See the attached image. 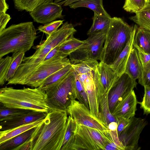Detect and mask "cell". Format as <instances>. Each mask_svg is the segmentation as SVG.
<instances>
[{"label":"cell","instance_id":"30bf717a","mask_svg":"<svg viewBox=\"0 0 150 150\" xmlns=\"http://www.w3.org/2000/svg\"><path fill=\"white\" fill-rule=\"evenodd\" d=\"M67 113L79 125H84L109 132L108 126L93 117L90 109L76 99L71 101L67 109Z\"/></svg>","mask_w":150,"mask_h":150},{"label":"cell","instance_id":"8992f818","mask_svg":"<svg viewBox=\"0 0 150 150\" xmlns=\"http://www.w3.org/2000/svg\"><path fill=\"white\" fill-rule=\"evenodd\" d=\"M112 142L109 132L76 123L71 136L61 150H105Z\"/></svg>","mask_w":150,"mask_h":150},{"label":"cell","instance_id":"1f68e13d","mask_svg":"<svg viewBox=\"0 0 150 150\" xmlns=\"http://www.w3.org/2000/svg\"><path fill=\"white\" fill-rule=\"evenodd\" d=\"M74 72L75 76V88L76 99L81 103L84 104L89 109L86 92L77 75L74 71Z\"/></svg>","mask_w":150,"mask_h":150},{"label":"cell","instance_id":"44dd1931","mask_svg":"<svg viewBox=\"0 0 150 150\" xmlns=\"http://www.w3.org/2000/svg\"><path fill=\"white\" fill-rule=\"evenodd\" d=\"M73 70L71 64L66 65L47 78L39 87L46 91L50 88L62 80Z\"/></svg>","mask_w":150,"mask_h":150},{"label":"cell","instance_id":"f546056e","mask_svg":"<svg viewBox=\"0 0 150 150\" xmlns=\"http://www.w3.org/2000/svg\"><path fill=\"white\" fill-rule=\"evenodd\" d=\"M25 53L23 51L13 53L12 59L6 76V82H8L13 77L23 62Z\"/></svg>","mask_w":150,"mask_h":150},{"label":"cell","instance_id":"7dc6e473","mask_svg":"<svg viewBox=\"0 0 150 150\" xmlns=\"http://www.w3.org/2000/svg\"><path fill=\"white\" fill-rule=\"evenodd\" d=\"M65 0H55L54 2L58 3L59 2L61 1H63Z\"/></svg>","mask_w":150,"mask_h":150},{"label":"cell","instance_id":"2e32d148","mask_svg":"<svg viewBox=\"0 0 150 150\" xmlns=\"http://www.w3.org/2000/svg\"><path fill=\"white\" fill-rule=\"evenodd\" d=\"M99 85L102 94L109 93L119 77L110 66L100 61L97 69Z\"/></svg>","mask_w":150,"mask_h":150},{"label":"cell","instance_id":"603a6c76","mask_svg":"<svg viewBox=\"0 0 150 150\" xmlns=\"http://www.w3.org/2000/svg\"><path fill=\"white\" fill-rule=\"evenodd\" d=\"M68 6L73 9L80 7H86L99 14L110 16L104 8L103 0H80L70 4Z\"/></svg>","mask_w":150,"mask_h":150},{"label":"cell","instance_id":"7c38bea8","mask_svg":"<svg viewBox=\"0 0 150 150\" xmlns=\"http://www.w3.org/2000/svg\"><path fill=\"white\" fill-rule=\"evenodd\" d=\"M136 81L124 73L119 77L108 94L110 109L112 112L116 105L136 87Z\"/></svg>","mask_w":150,"mask_h":150},{"label":"cell","instance_id":"60d3db41","mask_svg":"<svg viewBox=\"0 0 150 150\" xmlns=\"http://www.w3.org/2000/svg\"><path fill=\"white\" fill-rule=\"evenodd\" d=\"M130 121V118L128 119L122 117L117 120V132L118 136L125 129Z\"/></svg>","mask_w":150,"mask_h":150},{"label":"cell","instance_id":"484cf974","mask_svg":"<svg viewBox=\"0 0 150 150\" xmlns=\"http://www.w3.org/2000/svg\"><path fill=\"white\" fill-rule=\"evenodd\" d=\"M98 64L97 60L89 59L71 65L73 71L77 75H79L96 70Z\"/></svg>","mask_w":150,"mask_h":150},{"label":"cell","instance_id":"3957f363","mask_svg":"<svg viewBox=\"0 0 150 150\" xmlns=\"http://www.w3.org/2000/svg\"><path fill=\"white\" fill-rule=\"evenodd\" d=\"M46 91L40 87L21 89L5 87L0 89V104L9 108L45 112L50 109Z\"/></svg>","mask_w":150,"mask_h":150},{"label":"cell","instance_id":"4dcf8cb0","mask_svg":"<svg viewBox=\"0 0 150 150\" xmlns=\"http://www.w3.org/2000/svg\"><path fill=\"white\" fill-rule=\"evenodd\" d=\"M30 110L9 108L0 104V121L28 113Z\"/></svg>","mask_w":150,"mask_h":150},{"label":"cell","instance_id":"ee69618b","mask_svg":"<svg viewBox=\"0 0 150 150\" xmlns=\"http://www.w3.org/2000/svg\"><path fill=\"white\" fill-rule=\"evenodd\" d=\"M105 150H124V149L117 146L113 141L106 145Z\"/></svg>","mask_w":150,"mask_h":150},{"label":"cell","instance_id":"74e56055","mask_svg":"<svg viewBox=\"0 0 150 150\" xmlns=\"http://www.w3.org/2000/svg\"><path fill=\"white\" fill-rule=\"evenodd\" d=\"M117 123L113 122L108 125V128L109 133L113 141L117 146L123 149L125 148L122 146L119 138L117 132Z\"/></svg>","mask_w":150,"mask_h":150},{"label":"cell","instance_id":"bcb514c9","mask_svg":"<svg viewBox=\"0 0 150 150\" xmlns=\"http://www.w3.org/2000/svg\"><path fill=\"white\" fill-rule=\"evenodd\" d=\"M80 0H66L58 3L60 5L63 4L64 6H68L70 4Z\"/></svg>","mask_w":150,"mask_h":150},{"label":"cell","instance_id":"f35d334b","mask_svg":"<svg viewBox=\"0 0 150 150\" xmlns=\"http://www.w3.org/2000/svg\"><path fill=\"white\" fill-rule=\"evenodd\" d=\"M138 80L139 83L142 86H150V62L143 69L142 76Z\"/></svg>","mask_w":150,"mask_h":150},{"label":"cell","instance_id":"9a60e30c","mask_svg":"<svg viewBox=\"0 0 150 150\" xmlns=\"http://www.w3.org/2000/svg\"><path fill=\"white\" fill-rule=\"evenodd\" d=\"M47 113L32 111L28 113L0 121V130L11 129L44 119Z\"/></svg>","mask_w":150,"mask_h":150},{"label":"cell","instance_id":"b9f144b4","mask_svg":"<svg viewBox=\"0 0 150 150\" xmlns=\"http://www.w3.org/2000/svg\"><path fill=\"white\" fill-rule=\"evenodd\" d=\"M11 18L9 15L6 13L0 12V32L6 28V27Z\"/></svg>","mask_w":150,"mask_h":150},{"label":"cell","instance_id":"836d02e7","mask_svg":"<svg viewBox=\"0 0 150 150\" xmlns=\"http://www.w3.org/2000/svg\"><path fill=\"white\" fill-rule=\"evenodd\" d=\"M12 57L8 56L0 59V85L3 86L6 82L7 74L9 68Z\"/></svg>","mask_w":150,"mask_h":150},{"label":"cell","instance_id":"e0dca14e","mask_svg":"<svg viewBox=\"0 0 150 150\" xmlns=\"http://www.w3.org/2000/svg\"><path fill=\"white\" fill-rule=\"evenodd\" d=\"M137 28L133 31L124 49L114 62L110 65L119 77L125 73L130 52L133 47L134 38Z\"/></svg>","mask_w":150,"mask_h":150},{"label":"cell","instance_id":"5b68a950","mask_svg":"<svg viewBox=\"0 0 150 150\" xmlns=\"http://www.w3.org/2000/svg\"><path fill=\"white\" fill-rule=\"evenodd\" d=\"M137 25L130 26L120 18H111L100 61L111 65L125 47Z\"/></svg>","mask_w":150,"mask_h":150},{"label":"cell","instance_id":"277c9868","mask_svg":"<svg viewBox=\"0 0 150 150\" xmlns=\"http://www.w3.org/2000/svg\"><path fill=\"white\" fill-rule=\"evenodd\" d=\"M36 31L29 21L12 25L0 32V59L10 53L29 50L38 37Z\"/></svg>","mask_w":150,"mask_h":150},{"label":"cell","instance_id":"ffe728a7","mask_svg":"<svg viewBox=\"0 0 150 150\" xmlns=\"http://www.w3.org/2000/svg\"><path fill=\"white\" fill-rule=\"evenodd\" d=\"M133 47L150 54V30L138 27L134 36Z\"/></svg>","mask_w":150,"mask_h":150},{"label":"cell","instance_id":"d590c367","mask_svg":"<svg viewBox=\"0 0 150 150\" xmlns=\"http://www.w3.org/2000/svg\"><path fill=\"white\" fill-rule=\"evenodd\" d=\"M76 126V123L75 120L69 115L67 122L66 130L61 150L67 143Z\"/></svg>","mask_w":150,"mask_h":150},{"label":"cell","instance_id":"52a82bcc","mask_svg":"<svg viewBox=\"0 0 150 150\" xmlns=\"http://www.w3.org/2000/svg\"><path fill=\"white\" fill-rule=\"evenodd\" d=\"M45 91L50 110L67 111L71 101L76 99L73 70L62 80Z\"/></svg>","mask_w":150,"mask_h":150},{"label":"cell","instance_id":"c3c4849f","mask_svg":"<svg viewBox=\"0 0 150 150\" xmlns=\"http://www.w3.org/2000/svg\"><path fill=\"white\" fill-rule=\"evenodd\" d=\"M148 4H150V0H147Z\"/></svg>","mask_w":150,"mask_h":150},{"label":"cell","instance_id":"ac0fdd59","mask_svg":"<svg viewBox=\"0 0 150 150\" xmlns=\"http://www.w3.org/2000/svg\"><path fill=\"white\" fill-rule=\"evenodd\" d=\"M143 71V67L138 57L137 50L133 47L130 52L125 73L134 80L136 81L141 76Z\"/></svg>","mask_w":150,"mask_h":150},{"label":"cell","instance_id":"e575fe53","mask_svg":"<svg viewBox=\"0 0 150 150\" xmlns=\"http://www.w3.org/2000/svg\"><path fill=\"white\" fill-rule=\"evenodd\" d=\"M64 20H59L41 25L38 27V30L47 35H50L56 31L59 27L63 24Z\"/></svg>","mask_w":150,"mask_h":150},{"label":"cell","instance_id":"5bb4252c","mask_svg":"<svg viewBox=\"0 0 150 150\" xmlns=\"http://www.w3.org/2000/svg\"><path fill=\"white\" fill-rule=\"evenodd\" d=\"M137 103L133 90L116 105L112 113L117 121L122 117L129 119L134 116Z\"/></svg>","mask_w":150,"mask_h":150},{"label":"cell","instance_id":"ba28073f","mask_svg":"<svg viewBox=\"0 0 150 150\" xmlns=\"http://www.w3.org/2000/svg\"><path fill=\"white\" fill-rule=\"evenodd\" d=\"M106 33H100L89 36L85 42L69 55L71 64L91 59L100 61Z\"/></svg>","mask_w":150,"mask_h":150},{"label":"cell","instance_id":"d6986e66","mask_svg":"<svg viewBox=\"0 0 150 150\" xmlns=\"http://www.w3.org/2000/svg\"><path fill=\"white\" fill-rule=\"evenodd\" d=\"M111 18L110 16L101 15L94 12L93 23L87 33V35L90 36L100 33L106 34L109 28Z\"/></svg>","mask_w":150,"mask_h":150},{"label":"cell","instance_id":"8fae6325","mask_svg":"<svg viewBox=\"0 0 150 150\" xmlns=\"http://www.w3.org/2000/svg\"><path fill=\"white\" fill-rule=\"evenodd\" d=\"M148 122L144 119L134 116L119 135V140L125 150H139L141 149L138 143L140 135Z\"/></svg>","mask_w":150,"mask_h":150},{"label":"cell","instance_id":"6da1fadb","mask_svg":"<svg viewBox=\"0 0 150 150\" xmlns=\"http://www.w3.org/2000/svg\"><path fill=\"white\" fill-rule=\"evenodd\" d=\"M68 115L67 111L50 110L32 134V150H61Z\"/></svg>","mask_w":150,"mask_h":150},{"label":"cell","instance_id":"9c48e42d","mask_svg":"<svg viewBox=\"0 0 150 150\" xmlns=\"http://www.w3.org/2000/svg\"><path fill=\"white\" fill-rule=\"evenodd\" d=\"M70 64L69 59L67 57L60 59L54 58L41 64L24 80L21 85L34 88L39 87L50 76Z\"/></svg>","mask_w":150,"mask_h":150},{"label":"cell","instance_id":"4316f807","mask_svg":"<svg viewBox=\"0 0 150 150\" xmlns=\"http://www.w3.org/2000/svg\"><path fill=\"white\" fill-rule=\"evenodd\" d=\"M85 42V40H81L71 35L65 41L59 46V51L67 57L75 51Z\"/></svg>","mask_w":150,"mask_h":150},{"label":"cell","instance_id":"f1b7e54d","mask_svg":"<svg viewBox=\"0 0 150 150\" xmlns=\"http://www.w3.org/2000/svg\"><path fill=\"white\" fill-rule=\"evenodd\" d=\"M109 93L104 94L100 98V111L108 125L110 122L117 121L111 112L108 102Z\"/></svg>","mask_w":150,"mask_h":150},{"label":"cell","instance_id":"f6af8a7d","mask_svg":"<svg viewBox=\"0 0 150 150\" xmlns=\"http://www.w3.org/2000/svg\"><path fill=\"white\" fill-rule=\"evenodd\" d=\"M8 8L6 0H0V12L6 13Z\"/></svg>","mask_w":150,"mask_h":150},{"label":"cell","instance_id":"8d00e7d4","mask_svg":"<svg viewBox=\"0 0 150 150\" xmlns=\"http://www.w3.org/2000/svg\"><path fill=\"white\" fill-rule=\"evenodd\" d=\"M143 100L141 102H138L140 108L143 110L144 114H150V86H145Z\"/></svg>","mask_w":150,"mask_h":150},{"label":"cell","instance_id":"d4e9b609","mask_svg":"<svg viewBox=\"0 0 150 150\" xmlns=\"http://www.w3.org/2000/svg\"><path fill=\"white\" fill-rule=\"evenodd\" d=\"M135 15L129 19L139 25V27L150 30V4H148Z\"/></svg>","mask_w":150,"mask_h":150},{"label":"cell","instance_id":"d6a6232c","mask_svg":"<svg viewBox=\"0 0 150 150\" xmlns=\"http://www.w3.org/2000/svg\"><path fill=\"white\" fill-rule=\"evenodd\" d=\"M148 4L147 0H125L123 8L127 12L135 13Z\"/></svg>","mask_w":150,"mask_h":150},{"label":"cell","instance_id":"7a4b0ae2","mask_svg":"<svg viewBox=\"0 0 150 150\" xmlns=\"http://www.w3.org/2000/svg\"><path fill=\"white\" fill-rule=\"evenodd\" d=\"M76 31L71 23L66 22L51 35H47L46 40L33 47L36 51L33 55L24 57L23 62L19 66L13 77L8 82L7 85H21L52 49L61 44Z\"/></svg>","mask_w":150,"mask_h":150},{"label":"cell","instance_id":"83f0119b","mask_svg":"<svg viewBox=\"0 0 150 150\" xmlns=\"http://www.w3.org/2000/svg\"><path fill=\"white\" fill-rule=\"evenodd\" d=\"M53 0H13L14 7L18 11H31L40 5L53 2Z\"/></svg>","mask_w":150,"mask_h":150},{"label":"cell","instance_id":"ab89813d","mask_svg":"<svg viewBox=\"0 0 150 150\" xmlns=\"http://www.w3.org/2000/svg\"><path fill=\"white\" fill-rule=\"evenodd\" d=\"M139 58L144 69L150 62V54L146 53L139 49H136Z\"/></svg>","mask_w":150,"mask_h":150},{"label":"cell","instance_id":"7bdbcfd3","mask_svg":"<svg viewBox=\"0 0 150 150\" xmlns=\"http://www.w3.org/2000/svg\"><path fill=\"white\" fill-rule=\"evenodd\" d=\"M13 150H32L30 138L14 149Z\"/></svg>","mask_w":150,"mask_h":150},{"label":"cell","instance_id":"7402d4cb","mask_svg":"<svg viewBox=\"0 0 150 150\" xmlns=\"http://www.w3.org/2000/svg\"><path fill=\"white\" fill-rule=\"evenodd\" d=\"M44 119L24 125L11 129L0 130V144L32 128L37 127L42 122Z\"/></svg>","mask_w":150,"mask_h":150},{"label":"cell","instance_id":"4fadbf2b","mask_svg":"<svg viewBox=\"0 0 150 150\" xmlns=\"http://www.w3.org/2000/svg\"><path fill=\"white\" fill-rule=\"evenodd\" d=\"M62 11L60 5L52 2L41 4L29 12L35 22L45 24L62 18Z\"/></svg>","mask_w":150,"mask_h":150},{"label":"cell","instance_id":"cb8c5ba5","mask_svg":"<svg viewBox=\"0 0 150 150\" xmlns=\"http://www.w3.org/2000/svg\"><path fill=\"white\" fill-rule=\"evenodd\" d=\"M35 127L32 128L0 144V150H13L14 149L31 138L35 130Z\"/></svg>","mask_w":150,"mask_h":150}]
</instances>
